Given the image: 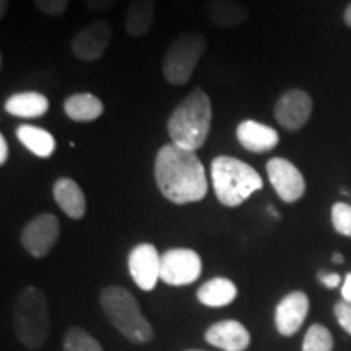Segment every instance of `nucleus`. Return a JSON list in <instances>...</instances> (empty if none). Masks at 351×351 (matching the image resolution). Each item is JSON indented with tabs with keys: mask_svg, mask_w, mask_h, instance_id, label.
Segmentation results:
<instances>
[{
	"mask_svg": "<svg viewBox=\"0 0 351 351\" xmlns=\"http://www.w3.org/2000/svg\"><path fill=\"white\" fill-rule=\"evenodd\" d=\"M155 182L161 195L176 205H187L205 199L208 181L195 152L166 143L155 158Z\"/></svg>",
	"mask_w": 351,
	"mask_h": 351,
	"instance_id": "nucleus-1",
	"label": "nucleus"
},
{
	"mask_svg": "<svg viewBox=\"0 0 351 351\" xmlns=\"http://www.w3.org/2000/svg\"><path fill=\"white\" fill-rule=\"evenodd\" d=\"M212 119V99L202 88H195L171 112L166 124L171 143L197 152L207 142Z\"/></svg>",
	"mask_w": 351,
	"mask_h": 351,
	"instance_id": "nucleus-2",
	"label": "nucleus"
},
{
	"mask_svg": "<svg viewBox=\"0 0 351 351\" xmlns=\"http://www.w3.org/2000/svg\"><path fill=\"white\" fill-rule=\"evenodd\" d=\"M210 178L219 204L230 208L239 207L263 187L261 174L251 165L228 155H219L212 161Z\"/></svg>",
	"mask_w": 351,
	"mask_h": 351,
	"instance_id": "nucleus-3",
	"label": "nucleus"
},
{
	"mask_svg": "<svg viewBox=\"0 0 351 351\" xmlns=\"http://www.w3.org/2000/svg\"><path fill=\"white\" fill-rule=\"evenodd\" d=\"M99 302L109 322L127 340L134 343H147L153 339V327L140 311V306L129 289L106 287L101 289Z\"/></svg>",
	"mask_w": 351,
	"mask_h": 351,
	"instance_id": "nucleus-4",
	"label": "nucleus"
},
{
	"mask_svg": "<svg viewBox=\"0 0 351 351\" xmlns=\"http://www.w3.org/2000/svg\"><path fill=\"white\" fill-rule=\"evenodd\" d=\"M13 328L16 337L29 350H39L47 341L51 317L47 298L39 288L26 287L13 304Z\"/></svg>",
	"mask_w": 351,
	"mask_h": 351,
	"instance_id": "nucleus-5",
	"label": "nucleus"
},
{
	"mask_svg": "<svg viewBox=\"0 0 351 351\" xmlns=\"http://www.w3.org/2000/svg\"><path fill=\"white\" fill-rule=\"evenodd\" d=\"M207 38L200 32H182L173 43L161 62L166 82L174 86L186 85L207 51Z\"/></svg>",
	"mask_w": 351,
	"mask_h": 351,
	"instance_id": "nucleus-6",
	"label": "nucleus"
},
{
	"mask_svg": "<svg viewBox=\"0 0 351 351\" xmlns=\"http://www.w3.org/2000/svg\"><path fill=\"white\" fill-rule=\"evenodd\" d=\"M204 263L199 254L187 247H176L161 256V280L169 287H186L200 278Z\"/></svg>",
	"mask_w": 351,
	"mask_h": 351,
	"instance_id": "nucleus-7",
	"label": "nucleus"
},
{
	"mask_svg": "<svg viewBox=\"0 0 351 351\" xmlns=\"http://www.w3.org/2000/svg\"><path fill=\"white\" fill-rule=\"evenodd\" d=\"M60 236V223L56 215L41 213L28 221L21 231L20 241L29 256L43 258L52 251Z\"/></svg>",
	"mask_w": 351,
	"mask_h": 351,
	"instance_id": "nucleus-8",
	"label": "nucleus"
},
{
	"mask_svg": "<svg viewBox=\"0 0 351 351\" xmlns=\"http://www.w3.org/2000/svg\"><path fill=\"white\" fill-rule=\"evenodd\" d=\"M311 114H313V98L300 88L285 91L274 108L275 121L288 132L301 130L311 119Z\"/></svg>",
	"mask_w": 351,
	"mask_h": 351,
	"instance_id": "nucleus-9",
	"label": "nucleus"
},
{
	"mask_svg": "<svg viewBox=\"0 0 351 351\" xmlns=\"http://www.w3.org/2000/svg\"><path fill=\"white\" fill-rule=\"evenodd\" d=\"M112 41V29L104 20L91 21L72 38V54L83 62H95L104 56Z\"/></svg>",
	"mask_w": 351,
	"mask_h": 351,
	"instance_id": "nucleus-10",
	"label": "nucleus"
},
{
	"mask_svg": "<svg viewBox=\"0 0 351 351\" xmlns=\"http://www.w3.org/2000/svg\"><path fill=\"white\" fill-rule=\"evenodd\" d=\"M267 176H269L270 184L274 186L276 195L287 204H295L304 195L306 181L301 171L296 168L291 161L285 158H271L267 161Z\"/></svg>",
	"mask_w": 351,
	"mask_h": 351,
	"instance_id": "nucleus-11",
	"label": "nucleus"
},
{
	"mask_svg": "<svg viewBox=\"0 0 351 351\" xmlns=\"http://www.w3.org/2000/svg\"><path fill=\"white\" fill-rule=\"evenodd\" d=\"M127 265L132 280L143 291L155 289L156 283L161 280V254L150 243L135 245L129 252Z\"/></svg>",
	"mask_w": 351,
	"mask_h": 351,
	"instance_id": "nucleus-12",
	"label": "nucleus"
},
{
	"mask_svg": "<svg viewBox=\"0 0 351 351\" xmlns=\"http://www.w3.org/2000/svg\"><path fill=\"white\" fill-rule=\"evenodd\" d=\"M309 314V298L302 291H293L278 302L275 309L276 330L283 337H291L300 330Z\"/></svg>",
	"mask_w": 351,
	"mask_h": 351,
	"instance_id": "nucleus-13",
	"label": "nucleus"
},
{
	"mask_svg": "<svg viewBox=\"0 0 351 351\" xmlns=\"http://www.w3.org/2000/svg\"><path fill=\"white\" fill-rule=\"evenodd\" d=\"M205 340L223 351H245L251 345V333L238 320H219L205 332Z\"/></svg>",
	"mask_w": 351,
	"mask_h": 351,
	"instance_id": "nucleus-14",
	"label": "nucleus"
},
{
	"mask_svg": "<svg viewBox=\"0 0 351 351\" xmlns=\"http://www.w3.org/2000/svg\"><path fill=\"white\" fill-rule=\"evenodd\" d=\"M236 138L244 150L251 153H267L278 145L280 135L274 127L254 119L243 121L236 127Z\"/></svg>",
	"mask_w": 351,
	"mask_h": 351,
	"instance_id": "nucleus-15",
	"label": "nucleus"
},
{
	"mask_svg": "<svg viewBox=\"0 0 351 351\" xmlns=\"http://www.w3.org/2000/svg\"><path fill=\"white\" fill-rule=\"evenodd\" d=\"M52 195L62 212L72 219H82L86 213V197L72 178H59L52 187Z\"/></svg>",
	"mask_w": 351,
	"mask_h": 351,
	"instance_id": "nucleus-16",
	"label": "nucleus"
},
{
	"mask_svg": "<svg viewBox=\"0 0 351 351\" xmlns=\"http://www.w3.org/2000/svg\"><path fill=\"white\" fill-rule=\"evenodd\" d=\"M205 16L218 28H236L251 19L247 7L234 0H210L205 7Z\"/></svg>",
	"mask_w": 351,
	"mask_h": 351,
	"instance_id": "nucleus-17",
	"label": "nucleus"
},
{
	"mask_svg": "<svg viewBox=\"0 0 351 351\" xmlns=\"http://www.w3.org/2000/svg\"><path fill=\"white\" fill-rule=\"evenodd\" d=\"M3 109L20 119H39L49 111V99L38 91H20L7 98Z\"/></svg>",
	"mask_w": 351,
	"mask_h": 351,
	"instance_id": "nucleus-18",
	"label": "nucleus"
},
{
	"mask_svg": "<svg viewBox=\"0 0 351 351\" xmlns=\"http://www.w3.org/2000/svg\"><path fill=\"white\" fill-rule=\"evenodd\" d=\"M155 0H130L125 13V32L130 38H142L155 21Z\"/></svg>",
	"mask_w": 351,
	"mask_h": 351,
	"instance_id": "nucleus-19",
	"label": "nucleus"
},
{
	"mask_svg": "<svg viewBox=\"0 0 351 351\" xmlns=\"http://www.w3.org/2000/svg\"><path fill=\"white\" fill-rule=\"evenodd\" d=\"M64 112L75 122H91L103 116L104 104L98 96L91 93H75L65 98Z\"/></svg>",
	"mask_w": 351,
	"mask_h": 351,
	"instance_id": "nucleus-20",
	"label": "nucleus"
},
{
	"mask_svg": "<svg viewBox=\"0 0 351 351\" xmlns=\"http://www.w3.org/2000/svg\"><path fill=\"white\" fill-rule=\"evenodd\" d=\"M238 296V287L230 278H217L205 282L197 291V300L207 307H225Z\"/></svg>",
	"mask_w": 351,
	"mask_h": 351,
	"instance_id": "nucleus-21",
	"label": "nucleus"
},
{
	"mask_svg": "<svg viewBox=\"0 0 351 351\" xmlns=\"http://www.w3.org/2000/svg\"><path fill=\"white\" fill-rule=\"evenodd\" d=\"M16 138L26 150L39 158H49L56 152V138L51 132L32 124H21L15 130Z\"/></svg>",
	"mask_w": 351,
	"mask_h": 351,
	"instance_id": "nucleus-22",
	"label": "nucleus"
},
{
	"mask_svg": "<svg viewBox=\"0 0 351 351\" xmlns=\"http://www.w3.org/2000/svg\"><path fill=\"white\" fill-rule=\"evenodd\" d=\"M333 337L327 327L314 324L307 328L304 340H302V351H332Z\"/></svg>",
	"mask_w": 351,
	"mask_h": 351,
	"instance_id": "nucleus-23",
	"label": "nucleus"
},
{
	"mask_svg": "<svg viewBox=\"0 0 351 351\" xmlns=\"http://www.w3.org/2000/svg\"><path fill=\"white\" fill-rule=\"evenodd\" d=\"M64 351H103V346L83 328L72 327L64 337Z\"/></svg>",
	"mask_w": 351,
	"mask_h": 351,
	"instance_id": "nucleus-24",
	"label": "nucleus"
},
{
	"mask_svg": "<svg viewBox=\"0 0 351 351\" xmlns=\"http://www.w3.org/2000/svg\"><path fill=\"white\" fill-rule=\"evenodd\" d=\"M332 225L341 236L351 238V205L345 202H337L332 207Z\"/></svg>",
	"mask_w": 351,
	"mask_h": 351,
	"instance_id": "nucleus-25",
	"label": "nucleus"
},
{
	"mask_svg": "<svg viewBox=\"0 0 351 351\" xmlns=\"http://www.w3.org/2000/svg\"><path fill=\"white\" fill-rule=\"evenodd\" d=\"M69 2L70 0H33L34 7L47 16H62L67 12Z\"/></svg>",
	"mask_w": 351,
	"mask_h": 351,
	"instance_id": "nucleus-26",
	"label": "nucleus"
},
{
	"mask_svg": "<svg viewBox=\"0 0 351 351\" xmlns=\"http://www.w3.org/2000/svg\"><path fill=\"white\" fill-rule=\"evenodd\" d=\"M335 317L340 327L351 335V304L346 301H340L335 304Z\"/></svg>",
	"mask_w": 351,
	"mask_h": 351,
	"instance_id": "nucleus-27",
	"label": "nucleus"
},
{
	"mask_svg": "<svg viewBox=\"0 0 351 351\" xmlns=\"http://www.w3.org/2000/svg\"><path fill=\"white\" fill-rule=\"evenodd\" d=\"M86 7L95 13H104L116 5L117 0H85Z\"/></svg>",
	"mask_w": 351,
	"mask_h": 351,
	"instance_id": "nucleus-28",
	"label": "nucleus"
},
{
	"mask_svg": "<svg viewBox=\"0 0 351 351\" xmlns=\"http://www.w3.org/2000/svg\"><path fill=\"white\" fill-rule=\"evenodd\" d=\"M319 280L322 282V285L326 288H337L339 285H341V276L339 274H319Z\"/></svg>",
	"mask_w": 351,
	"mask_h": 351,
	"instance_id": "nucleus-29",
	"label": "nucleus"
},
{
	"mask_svg": "<svg viewBox=\"0 0 351 351\" xmlns=\"http://www.w3.org/2000/svg\"><path fill=\"white\" fill-rule=\"evenodd\" d=\"M341 296H343V301L351 304V274L346 275L343 283H341Z\"/></svg>",
	"mask_w": 351,
	"mask_h": 351,
	"instance_id": "nucleus-30",
	"label": "nucleus"
},
{
	"mask_svg": "<svg viewBox=\"0 0 351 351\" xmlns=\"http://www.w3.org/2000/svg\"><path fill=\"white\" fill-rule=\"evenodd\" d=\"M8 143L3 135H0V166H3L8 161Z\"/></svg>",
	"mask_w": 351,
	"mask_h": 351,
	"instance_id": "nucleus-31",
	"label": "nucleus"
},
{
	"mask_svg": "<svg viewBox=\"0 0 351 351\" xmlns=\"http://www.w3.org/2000/svg\"><path fill=\"white\" fill-rule=\"evenodd\" d=\"M8 3H10V0H0V19H3L7 15Z\"/></svg>",
	"mask_w": 351,
	"mask_h": 351,
	"instance_id": "nucleus-32",
	"label": "nucleus"
},
{
	"mask_svg": "<svg viewBox=\"0 0 351 351\" xmlns=\"http://www.w3.org/2000/svg\"><path fill=\"white\" fill-rule=\"evenodd\" d=\"M343 21H345L346 26H350V28H351V3H350L348 7L345 8V12H343Z\"/></svg>",
	"mask_w": 351,
	"mask_h": 351,
	"instance_id": "nucleus-33",
	"label": "nucleus"
},
{
	"mask_svg": "<svg viewBox=\"0 0 351 351\" xmlns=\"http://www.w3.org/2000/svg\"><path fill=\"white\" fill-rule=\"evenodd\" d=\"M332 261L335 262V263H343V256H341L340 252H335V254H333Z\"/></svg>",
	"mask_w": 351,
	"mask_h": 351,
	"instance_id": "nucleus-34",
	"label": "nucleus"
},
{
	"mask_svg": "<svg viewBox=\"0 0 351 351\" xmlns=\"http://www.w3.org/2000/svg\"><path fill=\"white\" fill-rule=\"evenodd\" d=\"M189 351H202V350H189Z\"/></svg>",
	"mask_w": 351,
	"mask_h": 351,
	"instance_id": "nucleus-35",
	"label": "nucleus"
}]
</instances>
